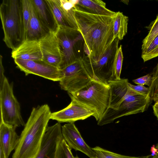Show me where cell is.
Here are the masks:
<instances>
[{
    "label": "cell",
    "mask_w": 158,
    "mask_h": 158,
    "mask_svg": "<svg viewBox=\"0 0 158 158\" xmlns=\"http://www.w3.org/2000/svg\"><path fill=\"white\" fill-rule=\"evenodd\" d=\"M74 11L78 31L90 52V59L88 58L91 61H98L115 39L114 35L115 15L93 14L75 9Z\"/></svg>",
    "instance_id": "1"
},
{
    "label": "cell",
    "mask_w": 158,
    "mask_h": 158,
    "mask_svg": "<svg viewBox=\"0 0 158 158\" xmlns=\"http://www.w3.org/2000/svg\"><path fill=\"white\" fill-rule=\"evenodd\" d=\"M51 112L47 104L32 108L20 135L12 158H35L38 153L50 119Z\"/></svg>",
    "instance_id": "2"
},
{
    "label": "cell",
    "mask_w": 158,
    "mask_h": 158,
    "mask_svg": "<svg viewBox=\"0 0 158 158\" xmlns=\"http://www.w3.org/2000/svg\"><path fill=\"white\" fill-rule=\"evenodd\" d=\"M3 40L13 50L25 40L22 0H3L0 6Z\"/></svg>",
    "instance_id": "3"
},
{
    "label": "cell",
    "mask_w": 158,
    "mask_h": 158,
    "mask_svg": "<svg viewBox=\"0 0 158 158\" xmlns=\"http://www.w3.org/2000/svg\"><path fill=\"white\" fill-rule=\"evenodd\" d=\"M73 98L94 111L98 121L109 107L110 90L109 85L92 79L83 87L73 93Z\"/></svg>",
    "instance_id": "4"
},
{
    "label": "cell",
    "mask_w": 158,
    "mask_h": 158,
    "mask_svg": "<svg viewBox=\"0 0 158 158\" xmlns=\"http://www.w3.org/2000/svg\"><path fill=\"white\" fill-rule=\"evenodd\" d=\"M128 86L126 96L118 108L113 109L108 107L100 119L102 125L113 123L123 116L143 112L148 109L152 102L148 95L141 94Z\"/></svg>",
    "instance_id": "5"
},
{
    "label": "cell",
    "mask_w": 158,
    "mask_h": 158,
    "mask_svg": "<svg viewBox=\"0 0 158 158\" xmlns=\"http://www.w3.org/2000/svg\"><path fill=\"white\" fill-rule=\"evenodd\" d=\"M119 41L118 38H115L98 61L89 60L87 56L83 57L85 69L92 79L107 85L112 81L114 61Z\"/></svg>",
    "instance_id": "6"
},
{
    "label": "cell",
    "mask_w": 158,
    "mask_h": 158,
    "mask_svg": "<svg viewBox=\"0 0 158 158\" xmlns=\"http://www.w3.org/2000/svg\"><path fill=\"white\" fill-rule=\"evenodd\" d=\"M56 33L62 58L59 69L61 70L83 58L79 53L80 42L84 40L77 30L59 26Z\"/></svg>",
    "instance_id": "7"
},
{
    "label": "cell",
    "mask_w": 158,
    "mask_h": 158,
    "mask_svg": "<svg viewBox=\"0 0 158 158\" xmlns=\"http://www.w3.org/2000/svg\"><path fill=\"white\" fill-rule=\"evenodd\" d=\"M0 121L17 127L25 126L20 104L14 94L13 83L6 77L0 89Z\"/></svg>",
    "instance_id": "8"
},
{
    "label": "cell",
    "mask_w": 158,
    "mask_h": 158,
    "mask_svg": "<svg viewBox=\"0 0 158 158\" xmlns=\"http://www.w3.org/2000/svg\"><path fill=\"white\" fill-rule=\"evenodd\" d=\"M62 78L59 81L61 89L73 93L80 89L92 79L85 67L83 58L60 70Z\"/></svg>",
    "instance_id": "9"
},
{
    "label": "cell",
    "mask_w": 158,
    "mask_h": 158,
    "mask_svg": "<svg viewBox=\"0 0 158 158\" xmlns=\"http://www.w3.org/2000/svg\"><path fill=\"white\" fill-rule=\"evenodd\" d=\"M17 67L26 76L30 74L37 75L53 81H59L62 78L60 70L42 60L14 59Z\"/></svg>",
    "instance_id": "10"
},
{
    "label": "cell",
    "mask_w": 158,
    "mask_h": 158,
    "mask_svg": "<svg viewBox=\"0 0 158 158\" xmlns=\"http://www.w3.org/2000/svg\"><path fill=\"white\" fill-rule=\"evenodd\" d=\"M70 104L65 108L52 113L50 119L61 123H74L89 117H95V112L73 98Z\"/></svg>",
    "instance_id": "11"
},
{
    "label": "cell",
    "mask_w": 158,
    "mask_h": 158,
    "mask_svg": "<svg viewBox=\"0 0 158 158\" xmlns=\"http://www.w3.org/2000/svg\"><path fill=\"white\" fill-rule=\"evenodd\" d=\"M39 41L42 60L59 69L62 58L56 32H49Z\"/></svg>",
    "instance_id": "12"
},
{
    "label": "cell",
    "mask_w": 158,
    "mask_h": 158,
    "mask_svg": "<svg viewBox=\"0 0 158 158\" xmlns=\"http://www.w3.org/2000/svg\"><path fill=\"white\" fill-rule=\"evenodd\" d=\"M63 138L60 123L48 126L44 137L40 151L35 158H55L57 145Z\"/></svg>",
    "instance_id": "13"
},
{
    "label": "cell",
    "mask_w": 158,
    "mask_h": 158,
    "mask_svg": "<svg viewBox=\"0 0 158 158\" xmlns=\"http://www.w3.org/2000/svg\"><path fill=\"white\" fill-rule=\"evenodd\" d=\"M62 133L63 138L71 149L80 151L89 158L95 157L92 148L85 141L74 123L62 126Z\"/></svg>",
    "instance_id": "14"
},
{
    "label": "cell",
    "mask_w": 158,
    "mask_h": 158,
    "mask_svg": "<svg viewBox=\"0 0 158 158\" xmlns=\"http://www.w3.org/2000/svg\"><path fill=\"white\" fill-rule=\"evenodd\" d=\"M58 26L78 30L75 19V9L67 10L60 6L59 0H46Z\"/></svg>",
    "instance_id": "15"
},
{
    "label": "cell",
    "mask_w": 158,
    "mask_h": 158,
    "mask_svg": "<svg viewBox=\"0 0 158 158\" xmlns=\"http://www.w3.org/2000/svg\"><path fill=\"white\" fill-rule=\"evenodd\" d=\"M17 127L0 121V148L3 151L6 158L16 148L20 138L16 131Z\"/></svg>",
    "instance_id": "16"
},
{
    "label": "cell",
    "mask_w": 158,
    "mask_h": 158,
    "mask_svg": "<svg viewBox=\"0 0 158 158\" xmlns=\"http://www.w3.org/2000/svg\"><path fill=\"white\" fill-rule=\"evenodd\" d=\"M11 57L14 59L42 60V55L39 43L36 40H26L12 50Z\"/></svg>",
    "instance_id": "17"
},
{
    "label": "cell",
    "mask_w": 158,
    "mask_h": 158,
    "mask_svg": "<svg viewBox=\"0 0 158 158\" xmlns=\"http://www.w3.org/2000/svg\"><path fill=\"white\" fill-rule=\"evenodd\" d=\"M38 17L49 32H56L58 26L46 0H31Z\"/></svg>",
    "instance_id": "18"
},
{
    "label": "cell",
    "mask_w": 158,
    "mask_h": 158,
    "mask_svg": "<svg viewBox=\"0 0 158 158\" xmlns=\"http://www.w3.org/2000/svg\"><path fill=\"white\" fill-rule=\"evenodd\" d=\"M30 18L25 40L39 41L49 31L43 26L39 19L31 0H30Z\"/></svg>",
    "instance_id": "19"
},
{
    "label": "cell",
    "mask_w": 158,
    "mask_h": 158,
    "mask_svg": "<svg viewBox=\"0 0 158 158\" xmlns=\"http://www.w3.org/2000/svg\"><path fill=\"white\" fill-rule=\"evenodd\" d=\"M75 7L77 10L97 15L114 16L116 14L107 9L106 3L101 0H78Z\"/></svg>",
    "instance_id": "20"
},
{
    "label": "cell",
    "mask_w": 158,
    "mask_h": 158,
    "mask_svg": "<svg viewBox=\"0 0 158 158\" xmlns=\"http://www.w3.org/2000/svg\"><path fill=\"white\" fill-rule=\"evenodd\" d=\"M127 79H120L110 82L108 85L110 90L109 107L116 109L123 101L128 90Z\"/></svg>",
    "instance_id": "21"
},
{
    "label": "cell",
    "mask_w": 158,
    "mask_h": 158,
    "mask_svg": "<svg viewBox=\"0 0 158 158\" xmlns=\"http://www.w3.org/2000/svg\"><path fill=\"white\" fill-rule=\"evenodd\" d=\"M128 17L124 15L123 13L116 12L114 22V38L119 40L123 39L127 34Z\"/></svg>",
    "instance_id": "22"
},
{
    "label": "cell",
    "mask_w": 158,
    "mask_h": 158,
    "mask_svg": "<svg viewBox=\"0 0 158 158\" xmlns=\"http://www.w3.org/2000/svg\"><path fill=\"white\" fill-rule=\"evenodd\" d=\"M146 27L149 31L148 35L143 41L142 51L146 49L154 39L158 35V15L156 19Z\"/></svg>",
    "instance_id": "23"
},
{
    "label": "cell",
    "mask_w": 158,
    "mask_h": 158,
    "mask_svg": "<svg viewBox=\"0 0 158 158\" xmlns=\"http://www.w3.org/2000/svg\"><path fill=\"white\" fill-rule=\"evenodd\" d=\"M55 158H79L77 156H74L71 149L63 138L58 142L56 148Z\"/></svg>",
    "instance_id": "24"
},
{
    "label": "cell",
    "mask_w": 158,
    "mask_h": 158,
    "mask_svg": "<svg viewBox=\"0 0 158 158\" xmlns=\"http://www.w3.org/2000/svg\"><path fill=\"white\" fill-rule=\"evenodd\" d=\"M92 148L95 154V157L94 158H137L138 157L122 155L98 146Z\"/></svg>",
    "instance_id": "25"
},
{
    "label": "cell",
    "mask_w": 158,
    "mask_h": 158,
    "mask_svg": "<svg viewBox=\"0 0 158 158\" xmlns=\"http://www.w3.org/2000/svg\"><path fill=\"white\" fill-rule=\"evenodd\" d=\"M122 45H120L117 51L114 64V73L112 81L120 79L123 60Z\"/></svg>",
    "instance_id": "26"
},
{
    "label": "cell",
    "mask_w": 158,
    "mask_h": 158,
    "mask_svg": "<svg viewBox=\"0 0 158 158\" xmlns=\"http://www.w3.org/2000/svg\"><path fill=\"white\" fill-rule=\"evenodd\" d=\"M151 74L152 81L151 86L149 87V93L148 96L152 102L158 94V62L153 69Z\"/></svg>",
    "instance_id": "27"
},
{
    "label": "cell",
    "mask_w": 158,
    "mask_h": 158,
    "mask_svg": "<svg viewBox=\"0 0 158 158\" xmlns=\"http://www.w3.org/2000/svg\"><path fill=\"white\" fill-rule=\"evenodd\" d=\"M25 31V40L30 16V0H22Z\"/></svg>",
    "instance_id": "28"
},
{
    "label": "cell",
    "mask_w": 158,
    "mask_h": 158,
    "mask_svg": "<svg viewBox=\"0 0 158 158\" xmlns=\"http://www.w3.org/2000/svg\"><path fill=\"white\" fill-rule=\"evenodd\" d=\"M152 81V77L151 74H148L132 80V81L137 85H147L149 87Z\"/></svg>",
    "instance_id": "29"
},
{
    "label": "cell",
    "mask_w": 158,
    "mask_h": 158,
    "mask_svg": "<svg viewBox=\"0 0 158 158\" xmlns=\"http://www.w3.org/2000/svg\"><path fill=\"white\" fill-rule=\"evenodd\" d=\"M127 85L131 89L141 94L147 95H149V87H146L142 85H135L129 82L127 83Z\"/></svg>",
    "instance_id": "30"
},
{
    "label": "cell",
    "mask_w": 158,
    "mask_h": 158,
    "mask_svg": "<svg viewBox=\"0 0 158 158\" xmlns=\"http://www.w3.org/2000/svg\"><path fill=\"white\" fill-rule=\"evenodd\" d=\"M158 56V46L149 53L143 55H141V57L144 62Z\"/></svg>",
    "instance_id": "31"
},
{
    "label": "cell",
    "mask_w": 158,
    "mask_h": 158,
    "mask_svg": "<svg viewBox=\"0 0 158 158\" xmlns=\"http://www.w3.org/2000/svg\"><path fill=\"white\" fill-rule=\"evenodd\" d=\"M158 46V35L154 39L149 46L144 50L142 51L141 55L147 54L152 51Z\"/></svg>",
    "instance_id": "32"
},
{
    "label": "cell",
    "mask_w": 158,
    "mask_h": 158,
    "mask_svg": "<svg viewBox=\"0 0 158 158\" xmlns=\"http://www.w3.org/2000/svg\"><path fill=\"white\" fill-rule=\"evenodd\" d=\"M2 56L0 55V89L1 88L6 77L4 74V69L2 62Z\"/></svg>",
    "instance_id": "33"
},
{
    "label": "cell",
    "mask_w": 158,
    "mask_h": 158,
    "mask_svg": "<svg viewBox=\"0 0 158 158\" xmlns=\"http://www.w3.org/2000/svg\"><path fill=\"white\" fill-rule=\"evenodd\" d=\"M153 113L158 120V105L154 104L152 106Z\"/></svg>",
    "instance_id": "34"
},
{
    "label": "cell",
    "mask_w": 158,
    "mask_h": 158,
    "mask_svg": "<svg viewBox=\"0 0 158 158\" xmlns=\"http://www.w3.org/2000/svg\"><path fill=\"white\" fill-rule=\"evenodd\" d=\"M151 152L152 153L151 154L152 155L154 156L156 155V153L157 152V149L156 148L155 146L153 145L151 147Z\"/></svg>",
    "instance_id": "35"
},
{
    "label": "cell",
    "mask_w": 158,
    "mask_h": 158,
    "mask_svg": "<svg viewBox=\"0 0 158 158\" xmlns=\"http://www.w3.org/2000/svg\"><path fill=\"white\" fill-rule=\"evenodd\" d=\"M137 158H158L156 155H152V154L147 155L146 156H138Z\"/></svg>",
    "instance_id": "36"
},
{
    "label": "cell",
    "mask_w": 158,
    "mask_h": 158,
    "mask_svg": "<svg viewBox=\"0 0 158 158\" xmlns=\"http://www.w3.org/2000/svg\"><path fill=\"white\" fill-rule=\"evenodd\" d=\"M0 158H6L2 150L0 148Z\"/></svg>",
    "instance_id": "37"
},
{
    "label": "cell",
    "mask_w": 158,
    "mask_h": 158,
    "mask_svg": "<svg viewBox=\"0 0 158 158\" xmlns=\"http://www.w3.org/2000/svg\"><path fill=\"white\" fill-rule=\"evenodd\" d=\"M155 147L157 149V152L156 154V156L158 158V143H157L155 146Z\"/></svg>",
    "instance_id": "38"
},
{
    "label": "cell",
    "mask_w": 158,
    "mask_h": 158,
    "mask_svg": "<svg viewBox=\"0 0 158 158\" xmlns=\"http://www.w3.org/2000/svg\"><path fill=\"white\" fill-rule=\"evenodd\" d=\"M155 102V104L158 105V98H157L155 101H154Z\"/></svg>",
    "instance_id": "39"
},
{
    "label": "cell",
    "mask_w": 158,
    "mask_h": 158,
    "mask_svg": "<svg viewBox=\"0 0 158 158\" xmlns=\"http://www.w3.org/2000/svg\"><path fill=\"white\" fill-rule=\"evenodd\" d=\"M158 98V95H157V97H156V98L155 99V100H154V101H155V100H156L157 98Z\"/></svg>",
    "instance_id": "40"
}]
</instances>
